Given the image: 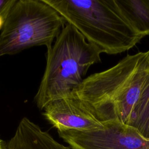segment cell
<instances>
[{"label":"cell","instance_id":"cell-1","mask_svg":"<svg viewBox=\"0 0 149 149\" xmlns=\"http://www.w3.org/2000/svg\"><path fill=\"white\" fill-rule=\"evenodd\" d=\"M149 73V49L84 79L73 91L100 122L127 124Z\"/></svg>","mask_w":149,"mask_h":149},{"label":"cell","instance_id":"cell-2","mask_svg":"<svg viewBox=\"0 0 149 149\" xmlns=\"http://www.w3.org/2000/svg\"><path fill=\"white\" fill-rule=\"evenodd\" d=\"M102 53L117 54L143 38L123 16L115 0H43Z\"/></svg>","mask_w":149,"mask_h":149},{"label":"cell","instance_id":"cell-3","mask_svg":"<svg viewBox=\"0 0 149 149\" xmlns=\"http://www.w3.org/2000/svg\"><path fill=\"white\" fill-rule=\"evenodd\" d=\"M100 49L88 42L72 25L66 23L47 49L46 66L34 97L40 109L73 92L89 68L101 61Z\"/></svg>","mask_w":149,"mask_h":149},{"label":"cell","instance_id":"cell-4","mask_svg":"<svg viewBox=\"0 0 149 149\" xmlns=\"http://www.w3.org/2000/svg\"><path fill=\"white\" fill-rule=\"evenodd\" d=\"M66 24L43 0H16L0 34V57L35 46L49 49Z\"/></svg>","mask_w":149,"mask_h":149},{"label":"cell","instance_id":"cell-5","mask_svg":"<svg viewBox=\"0 0 149 149\" xmlns=\"http://www.w3.org/2000/svg\"><path fill=\"white\" fill-rule=\"evenodd\" d=\"M90 130H58L59 136L73 149H149V139L118 120L102 123Z\"/></svg>","mask_w":149,"mask_h":149},{"label":"cell","instance_id":"cell-6","mask_svg":"<svg viewBox=\"0 0 149 149\" xmlns=\"http://www.w3.org/2000/svg\"><path fill=\"white\" fill-rule=\"evenodd\" d=\"M44 110V116L58 131L90 130L104 126L74 92L54 100Z\"/></svg>","mask_w":149,"mask_h":149},{"label":"cell","instance_id":"cell-7","mask_svg":"<svg viewBox=\"0 0 149 149\" xmlns=\"http://www.w3.org/2000/svg\"><path fill=\"white\" fill-rule=\"evenodd\" d=\"M7 149H73L56 140L47 132L26 117L19 122L13 136L6 144Z\"/></svg>","mask_w":149,"mask_h":149},{"label":"cell","instance_id":"cell-8","mask_svg":"<svg viewBox=\"0 0 149 149\" xmlns=\"http://www.w3.org/2000/svg\"><path fill=\"white\" fill-rule=\"evenodd\" d=\"M134 30L143 37L149 36V0H115Z\"/></svg>","mask_w":149,"mask_h":149},{"label":"cell","instance_id":"cell-9","mask_svg":"<svg viewBox=\"0 0 149 149\" xmlns=\"http://www.w3.org/2000/svg\"><path fill=\"white\" fill-rule=\"evenodd\" d=\"M126 125L149 139V73Z\"/></svg>","mask_w":149,"mask_h":149},{"label":"cell","instance_id":"cell-10","mask_svg":"<svg viewBox=\"0 0 149 149\" xmlns=\"http://www.w3.org/2000/svg\"><path fill=\"white\" fill-rule=\"evenodd\" d=\"M16 0H0V12L9 11Z\"/></svg>","mask_w":149,"mask_h":149},{"label":"cell","instance_id":"cell-11","mask_svg":"<svg viewBox=\"0 0 149 149\" xmlns=\"http://www.w3.org/2000/svg\"><path fill=\"white\" fill-rule=\"evenodd\" d=\"M11 9V8H10ZM9 11H6L3 12H0V30L2 29L6 17L8 15Z\"/></svg>","mask_w":149,"mask_h":149},{"label":"cell","instance_id":"cell-12","mask_svg":"<svg viewBox=\"0 0 149 149\" xmlns=\"http://www.w3.org/2000/svg\"><path fill=\"white\" fill-rule=\"evenodd\" d=\"M0 149H7L6 145H5L4 141L0 138Z\"/></svg>","mask_w":149,"mask_h":149}]
</instances>
